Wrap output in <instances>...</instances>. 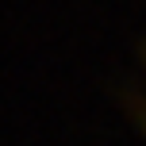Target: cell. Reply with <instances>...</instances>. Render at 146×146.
I'll use <instances>...</instances> for the list:
<instances>
[{"label": "cell", "instance_id": "obj_1", "mask_svg": "<svg viewBox=\"0 0 146 146\" xmlns=\"http://www.w3.org/2000/svg\"><path fill=\"white\" fill-rule=\"evenodd\" d=\"M139 123L146 135V62H142V85H139Z\"/></svg>", "mask_w": 146, "mask_h": 146}]
</instances>
